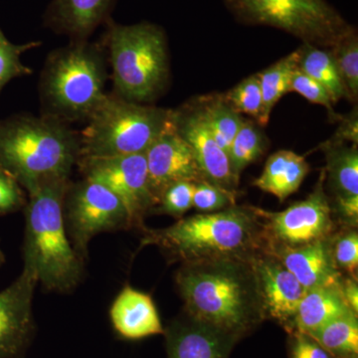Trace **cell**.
Returning a JSON list of instances; mask_svg holds the SVG:
<instances>
[{
	"label": "cell",
	"mask_w": 358,
	"mask_h": 358,
	"mask_svg": "<svg viewBox=\"0 0 358 358\" xmlns=\"http://www.w3.org/2000/svg\"><path fill=\"white\" fill-rule=\"evenodd\" d=\"M183 264L248 260L263 249L262 230L252 207L232 206L180 219L147 238Z\"/></svg>",
	"instance_id": "277c9868"
},
{
	"label": "cell",
	"mask_w": 358,
	"mask_h": 358,
	"mask_svg": "<svg viewBox=\"0 0 358 358\" xmlns=\"http://www.w3.org/2000/svg\"><path fill=\"white\" fill-rule=\"evenodd\" d=\"M326 155L329 185L336 197L358 196V150L331 140L320 145Z\"/></svg>",
	"instance_id": "7402d4cb"
},
{
	"label": "cell",
	"mask_w": 358,
	"mask_h": 358,
	"mask_svg": "<svg viewBox=\"0 0 358 358\" xmlns=\"http://www.w3.org/2000/svg\"><path fill=\"white\" fill-rule=\"evenodd\" d=\"M334 265L355 275L358 266L357 232H348L339 237L331 248Z\"/></svg>",
	"instance_id": "836d02e7"
},
{
	"label": "cell",
	"mask_w": 358,
	"mask_h": 358,
	"mask_svg": "<svg viewBox=\"0 0 358 358\" xmlns=\"http://www.w3.org/2000/svg\"><path fill=\"white\" fill-rule=\"evenodd\" d=\"M37 43L15 45L11 43L0 30V90L16 77L29 74L31 70L23 65L21 56Z\"/></svg>",
	"instance_id": "f546056e"
},
{
	"label": "cell",
	"mask_w": 358,
	"mask_h": 358,
	"mask_svg": "<svg viewBox=\"0 0 358 358\" xmlns=\"http://www.w3.org/2000/svg\"><path fill=\"white\" fill-rule=\"evenodd\" d=\"M173 122L178 133L192 148L205 179L235 192L238 183L231 171L229 157L214 140L196 105L173 110Z\"/></svg>",
	"instance_id": "9a60e30c"
},
{
	"label": "cell",
	"mask_w": 358,
	"mask_h": 358,
	"mask_svg": "<svg viewBox=\"0 0 358 358\" xmlns=\"http://www.w3.org/2000/svg\"><path fill=\"white\" fill-rule=\"evenodd\" d=\"M292 358H329V355L312 338L298 333L292 348Z\"/></svg>",
	"instance_id": "d590c367"
},
{
	"label": "cell",
	"mask_w": 358,
	"mask_h": 358,
	"mask_svg": "<svg viewBox=\"0 0 358 358\" xmlns=\"http://www.w3.org/2000/svg\"><path fill=\"white\" fill-rule=\"evenodd\" d=\"M37 275L24 267L20 277L0 292V358H18L33 329L32 301Z\"/></svg>",
	"instance_id": "5bb4252c"
},
{
	"label": "cell",
	"mask_w": 358,
	"mask_h": 358,
	"mask_svg": "<svg viewBox=\"0 0 358 358\" xmlns=\"http://www.w3.org/2000/svg\"><path fill=\"white\" fill-rule=\"evenodd\" d=\"M358 117L357 109L353 110V112L346 117H341L339 120L338 131L334 134L331 141H338V143H352V145H357L358 143Z\"/></svg>",
	"instance_id": "8d00e7d4"
},
{
	"label": "cell",
	"mask_w": 358,
	"mask_h": 358,
	"mask_svg": "<svg viewBox=\"0 0 358 358\" xmlns=\"http://www.w3.org/2000/svg\"><path fill=\"white\" fill-rule=\"evenodd\" d=\"M3 261H4L3 253H2L1 250H0V265H1L2 263H3Z\"/></svg>",
	"instance_id": "ab89813d"
},
{
	"label": "cell",
	"mask_w": 358,
	"mask_h": 358,
	"mask_svg": "<svg viewBox=\"0 0 358 358\" xmlns=\"http://www.w3.org/2000/svg\"><path fill=\"white\" fill-rule=\"evenodd\" d=\"M68 178L41 183L29 190L26 211L24 267L48 291L65 293L77 287L83 259L67 236L64 200Z\"/></svg>",
	"instance_id": "7a4b0ae2"
},
{
	"label": "cell",
	"mask_w": 358,
	"mask_h": 358,
	"mask_svg": "<svg viewBox=\"0 0 358 358\" xmlns=\"http://www.w3.org/2000/svg\"><path fill=\"white\" fill-rule=\"evenodd\" d=\"M336 210L339 215L345 219L346 222H357L358 196L336 197Z\"/></svg>",
	"instance_id": "74e56055"
},
{
	"label": "cell",
	"mask_w": 358,
	"mask_h": 358,
	"mask_svg": "<svg viewBox=\"0 0 358 358\" xmlns=\"http://www.w3.org/2000/svg\"><path fill=\"white\" fill-rule=\"evenodd\" d=\"M173 120V110L106 95L80 136V159L143 154Z\"/></svg>",
	"instance_id": "52a82bcc"
},
{
	"label": "cell",
	"mask_w": 358,
	"mask_h": 358,
	"mask_svg": "<svg viewBox=\"0 0 358 358\" xmlns=\"http://www.w3.org/2000/svg\"><path fill=\"white\" fill-rule=\"evenodd\" d=\"M80 159V136L52 117H20L0 126V166L27 192L69 178Z\"/></svg>",
	"instance_id": "3957f363"
},
{
	"label": "cell",
	"mask_w": 358,
	"mask_h": 358,
	"mask_svg": "<svg viewBox=\"0 0 358 358\" xmlns=\"http://www.w3.org/2000/svg\"><path fill=\"white\" fill-rule=\"evenodd\" d=\"M64 210L71 243L82 259L87 256L92 238L133 224L126 206L115 193L87 178L68 187Z\"/></svg>",
	"instance_id": "9c48e42d"
},
{
	"label": "cell",
	"mask_w": 358,
	"mask_h": 358,
	"mask_svg": "<svg viewBox=\"0 0 358 358\" xmlns=\"http://www.w3.org/2000/svg\"><path fill=\"white\" fill-rule=\"evenodd\" d=\"M115 0H52L45 24L74 41L87 40L108 20Z\"/></svg>",
	"instance_id": "e0dca14e"
},
{
	"label": "cell",
	"mask_w": 358,
	"mask_h": 358,
	"mask_svg": "<svg viewBox=\"0 0 358 358\" xmlns=\"http://www.w3.org/2000/svg\"><path fill=\"white\" fill-rule=\"evenodd\" d=\"M300 52L299 69L313 78L327 90L334 105L338 103L341 99H346L352 102L329 49L303 43L300 47Z\"/></svg>",
	"instance_id": "603a6c76"
},
{
	"label": "cell",
	"mask_w": 358,
	"mask_h": 358,
	"mask_svg": "<svg viewBox=\"0 0 358 358\" xmlns=\"http://www.w3.org/2000/svg\"><path fill=\"white\" fill-rule=\"evenodd\" d=\"M341 294L353 313L358 312V288L355 279L341 280Z\"/></svg>",
	"instance_id": "f35d334b"
},
{
	"label": "cell",
	"mask_w": 358,
	"mask_h": 358,
	"mask_svg": "<svg viewBox=\"0 0 358 358\" xmlns=\"http://www.w3.org/2000/svg\"><path fill=\"white\" fill-rule=\"evenodd\" d=\"M194 190L195 183L192 181H178L169 185L160 195L159 212L174 217H181L192 208Z\"/></svg>",
	"instance_id": "d6a6232c"
},
{
	"label": "cell",
	"mask_w": 358,
	"mask_h": 358,
	"mask_svg": "<svg viewBox=\"0 0 358 358\" xmlns=\"http://www.w3.org/2000/svg\"><path fill=\"white\" fill-rule=\"evenodd\" d=\"M308 336L317 341L327 352L355 357L358 352L357 313L350 310L327 322Z\"/></svg>",
	"instance_id": "484cf974"
},
{
	"label": "cell",
	"mask_w": 358,
	"mask_h": 358,
	"mask_svg": "<svg viewBox=\"0 0 358 358\" xmlns=\"http://www.w3.org/2000/svg\"><path fill=\"white\" fill-rule=\"evenodd\" d=\"M223 96L226 103L235 112L248 115L258 122L263 105L262 89L258 74L246 78Z\"/></svg>",
	"instance_id": "f1b7e54d"
},
{
	"label": "cell",
	"mask_w": 358,
	"mask_h": 358,
	"mask_svg": "<svg viewBox=\"0 0 358 358\" xmlns=\"http://www.w3.org/2000/svg\"><path fill=\"white\" fill-rule=\"evenodd\" d=\"M148 182L157 204L169 185L178 181L206 180L200 171L192 148L171 122L145 152Z\"/></svg>",
	"instance_id": "7c38bea8"
},
{
	"label": "cell",
	"mask_w": 358,
	"mask_h": 358,
	"mask_svg": "<svg viewBox=\"0 0 358 358\" xmlns=\"http://www.w3.org/2000/svg\"><path fill=\"white\" fill-rule=\"evenodd\" d=\"M176 282L193 322L227 338L245 333L264 317L249 259L185 264Z\"/></svg>",
	"instance_id": "6da1fadb"
},
{
	"label": "cell",
	"mask_w": 358,
	"mask_h": 358,
	"mask_svg": "<svg viewBox=\"0 0 358 358\" xmlns=\"http://www.w3.org/2000/svg\"><path fill=\"white\" fill-rule=\"evenodd\" d=\"M300 48L281 59L268 69L258 73L262 89V112L257 124L266 127L270 120L271 113L278 102L289 92L294 71L298 68L300 60Z\"/></svg>",
	"instance_id": "d4e9b609"
},
{
	"label": "cell",
	"mask_w": 358,
	"mask_h": 358,
	"mask_svg": "<svg viewBox=\"0 0 358 358\" xmlns=\"http://www.w3.org/2000/svg\"><path fill=\"white\" fill-rule=\"evenodd\" d=\"M289 92H296L310 103L326 108L331 122H338L343 117L334 112V103L327 90L299 68L294 71Z\"/></svg>",
	"instance_id": "1f68e13d"
},
{
	"label": "cell",
	"mask_w": 358,
	"mask_h": 358,
	"mask_svg": "<svg viewBox=\"0 0 358 358\" xmlns=\"http://www.w3.org/2000/svg\"><path fill=\"white\" fill-rule=\"evenodd\" d=\"M329 50L333 54L339 74L352 99V103H357L358 98L357 30L353 28L352 31Z\"/></svg>",
	"instance_id": "83f0119b"
},
{
	"label": "cell",
	"mask_w": 358,
	"mask_h": 358,
	"mask_svg": "<svg viewBox=\"0 0 358 358\" xmlns=\"http://www.w3.org/2000/svg\"><path fill=\"white\" fill-rule=\"evenodd\" d=\"M223 1L239 22L278 28L320 48H333L355 28L327 0Z\"/></svg>",
	"instance_id": "ba28073f"
},
{
	"label": "cell",
	"mask_w": 358,
	"mask_h": 358,
	"mask_svg": "<svg viewBox=\"0 0 358 358\" xmlns=\"http://www.w3.org/2000/svg\"><path fill=\"white\" fill-rule=\"evenodd\" d=\"M259 124L251 120H245L231 143L229 157L231 171L237 183L242 171L249 164L262 157L267 148L268 140Z\"/></svg>",
	"instance_id": "4316f807"
},
{
	"label": "cell",
	"mask_w": 358,
	"mask_h": 358,
	"mask_svg": "<svg viewBox=\"0 0 358 358\" xmlns=\"http://www.w3.org/2000/svg\"><path fill=\"white\" fill-rule=\"evenodd\" d=\"M107 79L105 55L98 45L83 40L54 51L40 81L43 115L66 124L87 121L105 98Z\"/></svg>",
	"instance_id": "5b68a950"
},
{
	"label": "cell",
	"mask_w": 358,
	"mask_h": 358,
	"mask_svg": "<svg viewBox=\"0 0 358 358\" xmlns=\"http://www.w3.org/2000/svg\"><path fill=\"white\" fill-rule=\"evenodd\" d=\"M115 95L148 103L162 95L169 80L166 32L150 22H110L107 34Z\"/></svg>",
	"instance_id": "8992f818"
},
{
	"label": "cell",
	"mask_w": 358,
	"mask_h": 358,
	"mask_svg": "<svg viewBox=\"0 0 358 358\" xmlns=\"http://www.w3.org/2000/svg\"><path fill=\"white\" fill-rule=\"evenodd\" d=\"M310 171L305 157L292 150H279L268 157L262 174L253 185L282 202L298 192Z\"/></svg>",
	"instance_id": "d6986e66"
},
{
	"label": "cell",
	"mask_w": 358,
	"mask_h": 358,
	"mask_svg": "<svg viewBox=\"0 0 358 358\" xmlns=\"http://www.w3.org/2000/svg\"><path fill=\"white\" fill-rule=\"evenodd\" d=\"M326 171L308 199L296 202L280 212H270L252 207L256 216L263 219L260 224L266 247L303 246L329 239L333 232V209L324 190Z\"/></svg>",
	"instance_id": "30bf717a"
},
{
	"label": "cell",
	"mask_w": 358,
	"mask_h": 358,
	"mask_svg": "<svg viewBox=\"0 0 358 358\" xmlns=\"http://www.w3.org/2000/svg\"><path fill=\"white\" fill-rule=\"evenodd\" d=\"M341 289L317 287L306 289L293 320L298 333L310 336L336 317L350 312Z\"/></svg>",
	"instance_id": "44dd1931"
},
{
	"label": "cell",
	"mask_w": 358,
	"mask_h": 358,
	"mask_svg": "<svg viewBox=\"0 0 358 358\" xmlns=\"http://www.w3.org/2000/svg\"><path fill=\"white\" fill-rule=\"evenodd\" d=\"M264 315L293 322L306 289L288 268L267 252L249 259Z\"/></svg>",
	"instance_id": "4fadbf2b"
},
{
	"label": "cell",
	"mask_w": 358,
	"mask_h": 358,
	"mask_svg": "<svg viewBox=\"0 0 358 358\" xmlns=\"http://www.w3.org/2000/svg\"><path fill=\"white\" fill-rule=\"evenodd\" d=\"M227 336L193 322L176 324L167 334L169 358H226Z\"/></svg>",
	"instance_id": "ffe728a7"
},
{
	"label": "cell",
	"mask_w": 358,
	"mask_h": 358,
	"mask_svg": "<svg viewBox=\"0 0 358 358\" xmlns=\"http://www.w3.org/2000/svg\"><path fill=\"white\" fill-rule=\"evenodd\" d=\"M195 105L214 140L228 154L231 143L243 124V117L226 103L222 94L202 96Z\"/></svg>",
	"instance_id": "cb8c5ba5"
},
{
	"label": "cell",
	"mask_w": 358,
	"mask_h": 358,
	"mask_svg": "<svg viewBox=\"0 0 358 358\" xmlns=\"http://www.w3.org/2000/svg\"><path fill=\"white\" fill-rule=\"evenodd\" d=\"M23 204V195L20 185L10 176L0 171V214L20 208Z\"/></svg>",
	"instance_id": "e575fe53"
},
{
	"label": "cell",
	"mask_w": 358,
	"mask_h": 358,
	"mask_svg": "<svg viewBox=\"0 0 358 358\" xmlns=\"http://www.w3.org/2000/svg\"><path fill=\"white\" fill-rule=\"evenodd\" d=\"M115 331L127 339H141L164 334L154 301L148 294L127 286L110 310Z\"/></svg>",
	"instance_id": "ac0fdd59"
},
{
	"label": "cell",
	"mask_w": 358,
	"mask_h": 358,
	"mask_svg": "<svg viewBox=\"0 0 358 358\" xmlns=\"http://www.w3.org/2000/svg\"><path fill=\"white\" fill-rule=\"evenodd\" d=\"M85 178L115 193L126 206L133 223H140L157 204L150 182L145 152L110 157L80 159Z\"/></svg>",
	"instance_id": "8fae6325"
},
{
	"label": "cell",
	"mask_w": 358,
	"mask_h": 358,
	"mask_svg": "<svg viewBox=\"0 0 358 358\" xmlns=\"http://www.w3.org/2000/svg\"><path fill=\"white\" fill-rule=\"evenodd\" d=\"M235 202H236V195L232 190L208 180L195 183L192 207L199 211L203 213L220 211L234 206Z\"/></svg>",
	"instance_id": "4dcf8cb0"
},
{
	"label": "cell",
	"mask_w": 358,
	"mask_h": 358,
	"mask_svg": "<svg viewBox=\"0 0 358 358\" xmlns=\"http://www.w3.org/2000/svg\"><path fill=\"white\" fill-rule=\"evenodd\" d=\"M264 251L277 258L306 289L317 287L341 289V275L327 239L296 248L267 247Z\"/></svg>",
	"instance_id": "2e32d148"
}]
</instances>
